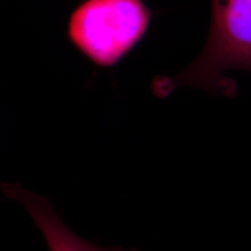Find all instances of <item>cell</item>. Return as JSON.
<instances>
[{"label": "cell", "mask_w": 251, "mask_h": 251, "mask_svg": "<svg viewBox=\"0 0 251 251\" xmlns=\"http://www.w3.org/2000/svg\"><path fill=\"white\" fill-rule=\"evenodd\" d=\"M211 25L203 51L177 75L152 81L153 93L168 96L191 86L214 95L236 94V84L225 73L251 72V0H211Z\"/></svg>", "instance_id": "obj_1"}, {"label": "cell", "mask_w": 251, "mask_h": 251, "mask_svg": "<svg viewBox=\"0 0 251 251\" xmlns=\"http://www.w3.org/2000/svg\"><path fill=\"white\" fill-rule=\"evenodd\" d=\"M150 11L141 0H87L68 24V37L100 66L117 63L144 36Z\"/></svg>", "instance_id": "obj_2"}, {"label": "cell", "mask_w": 251, "mask_h": 251, "mask_svg": "<svg viewBox=\"0 0 251 251\" xmlns=\"http://www.w3.org/2000/svg\"><path fill=\"white\" fill-rule=\"evenodd\" d=\"M6 197L20 202L41 232L50 251H138L120 248L102 249L85 242L66 227L49 200L20 184H2Z\"/></svg>", "instance_id": "obj_3"}]
</instances>
